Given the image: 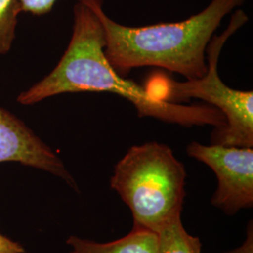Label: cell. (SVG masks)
<instances>
[{"instance_id": "obj_8", "label": "cell", "mask_w": 253, "mask_h": 253, "mask_svg": "<svg viewBox=\"0 0 253 253\" xmlns=\"http://www.w3.org/2000/svg\"><path fill=\"white\" fill-rule=\"evenodd\" d=\"M159 253H201L202 244L183 226L181 215L173 217L158 232Z\"/></svg>"}, {"instance_id": "obj_3", "label": "cell", "mask_w": 253, "mask_h": 253, "mask_svg": "<svg viewBox=\"0 0 253 253\" xmlns=\"http://www.w3.org/2000/svg\"><path fill=\"white\" fill-rule=\"evenodd\" d=\"M186 169L168 145L158 142L130 147L115 166L111 188L131 211L134 226L155 234L181 215Z\"/></svg>"}, {"instance_id": "obj_1", "label": "cell", "mask_w": 253, "mask_h": 253, "mask_svg": "<svg viewBox=\"0 0 253 253\" xmlns=\"http://www.w3.org/2000/svg\"><path fill=\"white\" fill-rule=\"evenodd\" d=\"M104 46V30L96 11L88 0H77L73 8V35L61 59L45 77L20 93L17 102L33 105L67 93L108 92L131 102L140 118L185 126H224L225 118L217 109L157 100L144 86L124 79L109 63Z\"/></svg>"}, {"instance_id": "obj_2", "label": "cell", "mask_w": 253, "mask_h": 253, "mask_svg": "<svg viewBox=\"0 0 253 253\" xmlns=\"http://www.w3.org/2000/svg\"><path fill=\"white\" fill-rule=\"evenodd\" d=\"M104 30V54L117 73L158 67L187 80L202 78L208 71L206 53L222 20L246 0H212L206 9L181 22L126 27L109 17L101 0H88Z\"/></svg>"}, {"instance_id": "obj_10", "label": "cell", "mask_w": 253, "mask_h": 253, "mask_svg": "<svg viewBox=\"0 0 253 253\" xmlns=\"http://www.w3.org/2000/svg\"><path fill=\"white\" fill-rule=\"evenodd\" d=\"M57 0H19L21 12L33 15H44L49 13Z\"/></svg>"}, {"instance_id": "obj_5", "label": "cell", "mask_w": 253, "mask_h": 253, "mask_svg": "<svg viewBox=\"0 0 253 253\" xmlns=\"http://www.w3.org/2000/svg\"><path fill=\"white\" fill-rule=\"evenodd\" d=\"M188 155L215 172L217 190L211 204L228 216L253 207V148L205 145L192 142Z\"/></svg>"}, {"instance_id": "obj_6", "label": "cell", "mask_w": 253, "mask_h": 253, "mask_svg": "<svg viewBox=\"0 0 253 253\" xmlns=\"http://www.w3.org/2000/svg\"><path fill=\"white\" fill-rule=\"evenodd\" d=\"M3 163L49 172L78 190L73 175L54 150L20 118L0 107V163Z\"/></svg>"}, {"instance_id": "obj_7", "label": "cell", "mask_w": 253, "mask_h": 253, "mask_svg": "<svg viewBox=\"0 0 253 253\" xmlns=\"http://www.w3.org/2000/svg\"><path fill=\"white\" fill-rule=\"evenodd\" d=\"M67 244L71 247L70 253H159L157 234L137 227L126 236L108 243L72 235Z\"/></svg>"}, {"instance_id": "obj_9", "label": "cell", "mask_w": 253, "mask_h": 253, "mask_svg": "<svg viewBox=\"0 0 253 253\" xmlns=\"http://www.w3.org/2000/svg\"><path fill=\"white\" fill-rule=\"evenodd\" d=\"M19 0H0V55L8 54L16 37Z\"/></svg>"}, {"instance_id": "obj_11", "label": "cell", "mask_w": 253, "mask_h": 253, "mask_svg": "<svg viewBox=\"0 0 253 253\" xmlns=\"http://www.w3.org/2000/svg\"><path fill=\"white\" fill-rule=\"evenodd\" d=\"M0 253H26L22 245L0 233Z\"/></svg>"}, {"instance_id": "obj_12", "label": "cell", "mask_w": 253, "mask_h": 253, "mask_svg": "<svg viewBox=\"0 0 253 253\" xmlns=\"http://www.w3.org/2000/svg\"><path fill=\"white\" fill-rule=\"evenodd\" d=\"M224 253H253V224L249 222L247 229V237L244 243L233 251Z\"/></svg>"}, {"instance_id": "obj_4", "label": "cell", "mask_w": 253, "mask_h": 253, "mask_svg": "<svg viewBox=\"0 0 253 253\" xmlns=\"http://www.w3.org/2000/svg\"><path fill=\"white\" fill-rule=\"evenodd\" d=\"M248 21L249 16L244 10L236 9L226 29L220 35L212 37L207 48L208 71L202 78L176 82L166 75L157 74L144 86L157 100L181 103L197 99L217 109L225 118V124L213 130L212 145L253 148V92L231 88L220 79L217 72L223 46Z\"/></svg>"}]
</instances>
